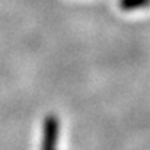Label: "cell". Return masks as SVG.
Returning a JSON list of instances; mask_svg holds the SVG:
<instances>
[{"label": "cell", "mask_w": 150, "mask_h": 150, "mask_svg": "<svg viewBox=\"0 0 150 150\" xmlns=\"http://www.w3.org/2000/svg\"><path fill=\"white\" fill-rule=\"evenodd\" d=\"M58 139V121L54 115L47 117L44 124V137H42V150H55Z\"/></svg>", "instance_id": "obj_1"}, {"label": "cell", "mask_w": 150, "mask_h": 150, "mask_svg": "<svg viewBox=\"0 0 150 150\" xmlns=\"http://www.w3.org/2000/svg\"><path fill=\"white\" fill-rule=\"evenodd\" d=\"M147 6H150V0H120V7L125 12L144 9Z\"/></svg>", "instance_id": "obj_2"}]
</instances>
